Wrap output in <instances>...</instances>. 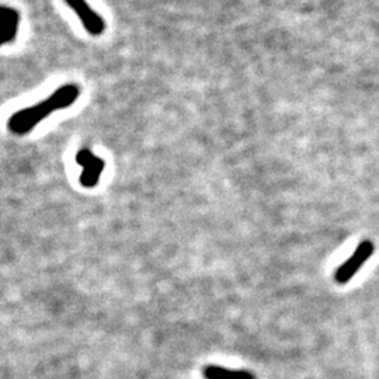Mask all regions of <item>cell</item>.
I'll return each mask as SVG.
<instances>
[{"label":"cell","instance_id":"2","mask_svg":"<svg viewBox=\"0 0 379 379\" xmlns=\"http://www.w3.org/2000/svg\"><path fill=\"white\" fill-rule=\"evenodd\" d=\"M76 161L78 165L83 168L82 176H80V183L83 187H94L98 183V179L105 168L104 160L98 156H96L91 150L87 148L82 149L76 155Z\"/></svg>","mask_w":379,"mask_h":379},{"label":"cell","instance_id":"3","mask_svg":"<svg viewBox=\"0 0 379 379\" xmlns=\"http://www.w3.org/2000/svg\"><path fill=\"white\" fill-rule=\"evenodd\" d=\"M373 253V245L369 240H364L358 245V247L355 249L354 254L340 267L337 268L336 272V281L339 284H346L349 283L355 274L358 270L367 263V260L372 256Z\"/></svg>","mask_w":379,"mask_h":379},{"label":"cell","instance_id":"4","mask_svg":"<svg viewBox=\"0 0 379 379\" xmlns=\"http://www.w3.org/2000/svg\"><path fill=\"white\" fill-rule=\"evenodd\" d=\"M65 2L75 10L87 33H90L91 35H100L104 33V20L94 10L90 9L86 0H65Z\"/></svg>","mask_w":379,"mask_h":379},{"label":"cell","instance_id":"1","mask_svg":"<svg viewBox=\"0 0 379 379\" xmlns=\"http://www.w3.org/2000/svg\"><path fill=\"white\" fill-rule=\"evenodd\" d=\"M80 90L76 85H65L53 91L48 98L34 104L31 107L15 113L9 120V130L16 135H24L30 132L42 120L49 117L53 112L64 110L71 107L79 97Z\"/></svg>","mask_w":379,"mask_h":379},{"label":"cell","instance_id":"5","mask_svg":"<svg viewBox=\"0 0 379 379\" xmlns=\"http://www.w3.org/2000/svg\"><path fill=\"white\" fill-rule=\"evenodd\" d=\"M19 13L12 8H0V45L10 44L19 31Z\"/></svg>","mask_w":379,"mask_h":379},{"label":"cell","instance_id":"6","mask_svg":"<svg viewBox=\"0 0 379 379\" xmlns=\"http://www.w3.org/2000/svg\"><path fill=\"white\" fill-rule=\"evenodd\" d=\"M204 376L206 379H256L254 373L249 371L227 369L222 367L209 365L204 369Z\"/></svg>","mask_w":379,"mask_h":379}]
</instances>
